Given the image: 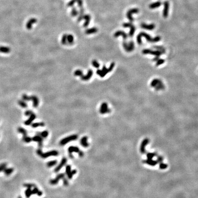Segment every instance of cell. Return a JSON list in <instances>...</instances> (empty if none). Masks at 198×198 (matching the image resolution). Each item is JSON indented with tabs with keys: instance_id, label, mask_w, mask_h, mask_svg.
Instances as JSON below:
<instances>
[{
	"instance_id": "d6986e66",
	"label": "cell",
	"mask_w": 198,
	"mask_h": 198,
	"mask_svg": "<svg viewBox=\"0 0 198 198\" xmlns=\"http://www.w3.org/2000/svg\"><path fill=\"white\" fill-rule=\"evenodd\" d=\"M83 19L85 20V22L83 24V27L84 28H86L90 24L91 20V16L90 14H84L83 16Z\"/></svg>"
},
{
	"instance_id": "5bb4252c",
	"label": "cell",
	"mask_w": 198,
	"mask_h": 198,
	"mask_svg": "<svg viewBox=\"0 0 198 198\" xmlns=\"http://www.w3.org/2000/svg\"><path fill=\"white\" fill-rule=\"evenodd\" d=\"M67 158L65 157L63 158L62 160H61L60 164L55 168L54 170V172L55 173H58L62 169V168L65 165V164L67 163Z\"/></svg>"
},
{
	"instance_id": "f907efd6",
	"label": "cell",
	"mask_w": 198,
	"mask_h": 198,
	"mask_svg": "<svg viewBox=\"0 0 198 198\" xmlns=\"http://www.w3.org/2000/svg\"><path fill=\"white\" fill-rule=\"evenodd\" d=\"M71 171V166L70 165H67L66 167V173L68 175Z\"/></svg>"
},
{
	"instance_id": "db71d44e",
	"label": "cell",
	"mask_w": 198,
	"mask_h": 198,
	"mask_svg": "<svg viewBox=\"0 0 198 198\" xmlns=\"http://www.w3.org/2000/svg\"><path fill=\"white\" fill-rule=\"evenodd\" d=\"M156 155L155 153H149L147 155V157L148 159H152L153 157Z\"/></svg>"
},
{
	"instance_id": "f1b7e54d",
	"label": "cell",
	"mask_w": 198,
	"mask_h": 198,
	"mask_svg": "<svg viewBox=\"0 0 198 198\" xmlns=\"http://www.w3.org/2000/svg\"><path fill=\"white\" fill-rule=\"evenodd\" d=\"M67 42L68 45H72L74 43V37L72 34H68Z\"/></svg>"
},
{
	"instance_id": "603a6c76",
	"label": "cell",
	"mask_w": 198,
	"mask_h": 198,
	"mask_svg": "<svg viewBox=\"0 0 198 198\" xmlns=\"http://www.w3.org/2000/svg\"><path fill=\"white\" fill-rule=\"evenodd\" d=\"M149 143V140L148 139H145L143 141V142H142V143L141 145L140 149L141 152L142 153L144 154L145 152V146L148 144Z\"/></svg>"
},
{
	"instance_id": "83f0119b",
	"label": "cell",
	"mask_w": 198,
	"mask_h": 198,
	"mask_svg": "<svg viewBox=\"0 0 198 198\" xmlns=\"http://www.w3.org/2000/svg\"><path fill=\"white\" fill-rule=\"evenodd\" d=\"M162 83V82L160 79H157V78H155V79H154L152 81V82L150 83V86L152 87L155 88L156 85H157L159 83Z\"/></svg>"
},
{
	"instance_id": "6125c7cd",
	"label": "cell",
	"mask_w": 198,
	"mask_h": 198,
	"mask_svg": "<svg viewBox=\"0 0 198 198\" xmlns=\"http://www.w3.org/2000/svg\"><path fill=\"white\" fill-rule=\"evenodd\" d=\"M159 59H160L159 58V57H155V58H154L153 59V61H157Z\"/></svg>"
},
{
	"instance_id": "f546056e",
	"label": "cell",
	"mask_w": 198,
	"mask_h": 198,
	"mask_svg": "<svg viewBox=\"0 0 198 198\" xmlns=\"http://www.w3.org/2000/svg\"><path fill=\"white\" fill-rule=\"evenodd\" d=\"M144 162L150 166H155L158 163L157 161L153 160L152 159H148V160H144Z\"/></svg>"
},
{
	"instance_id": "91938a15",
	"label": "cell",
	"mask_w": 198,
	"mask_h": 198,
	"mask_svg": "<svg viewBox=\"0 0 198 198\" xmlns=\"http://www.w3.org/2000/svg\"><path fill=\"white\" fill-rule=\"evenodd\" d=\"M163 158H162V157H161V156H159V157H158V160H157V162H162V160H163Z\"/></svg>"
},
{
	"instance_id": "44dd1931",
	"label": "cell",
	"mask_w": 198,
	"mask_h": 198,
	"mask_svg": "<svg viewBox=\"0 0 198 198\" xmlns=\"http://www.w3.org/2000/svg\"><path fill=\"white\" fill-rule=\"evenodd\" d=\"M30 100L33 101V106L35 108L37 107L39 104V100L37 96H30Z\"/></svg>"
},
{
	"instance_id": "bcb514c9",
	"label": "cell",
	"mask_w": 198,
	"mask_h": 198,
	"mask_svg": "<svg viewBox=\"0 0 198 198\" xmlns=\"http://www.w3.org/2000/svg\"><path fill=\"white\" fill-rule=\"evenodd\" d=\"M156 62H157V63H156V66H158L160 65L163 64L165 62V60H164L163 59H159Z\"/></svg>"
},
{
	"instance_id": "8fae6325",
	"label": "cell",
	"mask_w": 198,
	"mask_h": 198,
	"mask_svg": "<svg viewBox=\"0 0 198 198\" xmlns=\"http://www.w3.org/2000/svg\"><path fill=\"white\" fill-rule=\"evenodd\" d=\"M64 178H65V174L64 173L59 174L55 179L50 180V183L51 185H56L58 184L60 179H63Z\"/></svg>"
},
{
	"instance_id": "30bf717a",
	"label": "cell",
	"mask_w": 198,
	"mask_h": 198,
	"mask_svg": "<svg viewBox=\"0 0 198 198\" xmlns=\"http://www.w3.org/2000/svg\"><path fill=\"white\" fill-rule=\"evenodd\" d=\"M100 112L102 114L108 113L111 112V109L108 108V104L106 102H103L101 106L100 109Z\"/></svg>"
},
{
	"instance_id": "f5cc1de1",
	"label": "cell",
	"mask_w": 198,
	"mask_h": 198,
	"mask_svg": "<svg viewBox=\"0 0 198 198\" xmlns=\"http://www.w3.org/2000/svg\"><path fill=\"white\" fill-rule=\"evenodd\" d=\"M39 191V190L38 188L36 186H35V187L32 190V194H37Z\"/></svg>"
},
{
	"instance_id": "ffe728a7",
	"label": "cell",
	"mask_w": 198,
	"mask_h": 198,
	"mask_svg": "<svg viewBox=\"0 0 198 198\" xmlns=\"http://www.w3.org/2000/svg\"><path fill=\"white\" fill-rule=\"evenodd\" d=\"M141 27L144 29H145L148 30H152L155 28V26L153 24H146L143 23L141 24Z\"/></svg>"
},
{
	"instance_id": "9f6ffc18",
	"label": "cell",
	"mask_w": 198,
	"mask_h": 198,
	"mask_svg": "<svg viewBox=\"0 0 198 198\" xmlns=\"http://www.w3.org/2000/svg\"><path fill=\"white\" fill-rule=\"evenodd\" d=\"M63 184H64V186H67L68 185V184H69L68 181V180H67V179H66L65 178H64L63 179Z\"/></svg>"
},
{
	"instance_id": "f6af8a7d",
	"label": "cell",
	"mask_w": 198,
	"mask_h": 198,
	"mask_svg": "<svg viewBox=\"0 0 198 198\" xmlns=\"http://www.w3.org/2000/svg\"><path fill=\"white\" fill-rule=\"evenodd\" d=\"M24 186L27 188H32L35 187L36 185L33 184H24Z\"/></svg>"
},
{
	"instance_id": "4fadbf2b",
	"label": "cell",
	"mask_w": 198,
	"mask_h": 198,
	"mask_svg": "<svg viewBox=\"0 0 198 198\" xmlns=\"http://www.w3.org/2000/svg\"><path fill=\"white\" fill-rule=\"evenodd\" d=\"M169 2L168 1H166L164 2V9L163 11V16L166 18L168 16L169 10Z\"/></svg>"
},
{
	"instance_id": "60d3db41",
	"label": "cell",
	"mask_w": 198,
	"mask_h": 198,
	"mask_svg": "<svg viewBox=\"0 0 198 198\" xmlns=\"http://www.w3.org/2000/svg\"><path fill=\"white\" fill-rule=\"evenodd\" d=\"M92 64L93 67L96 68H98L100 67V64L96 60H94L92 62Z\"/></svg>"
},
{
	"instance_id": "d4e9b609",
	"label": "cell",
	"mask_w": 198,
	"mask_h": 198,
	"mask_svg": "<svg viewBox=\"0 0 198 198\" xmlns=\"http://www.w3.org/2000/svg\"><path fill=\"white\" fill-rule=\"evenodd\" d=\"M98 32V29L96 27H93L85 30V33L86 34H91Z\"/></svg>"
},
{
	"instance_id": "9a60e30c",
	"label": "cell",
	"mask_w": 198,
	"mask_h": 198,
	"mask_svg": "<svg viewBox=\"0 0 198 198\" xmlns=\"http://www.w3.org/2000/svg\"><path fill=\"white\" fill-rule=\"evenodd\" d=\"M37 21V20L35 18H31L30 19H29L28 20V21L27 22V24H26V28L29 29L30 30L32 29V25L35 24Z\"/></svg>"
},
{
	"instance_id": "11a10c76",
	"label": "cell",
	"mask_w": 198,
	"mask_h": 198,
	"mask_svg": "<svg viewBox=\"0 0 198 198\" xmlns=\"http://www.w3.org/2000/svg\"><path fill=\"white\" fill-rule=\"evenodd\" d=\"M33 113V112L31 110H27L25 112V115L26 116H30V115Z\"/></svg>"
},
{
	"instance_id": "7a4b0ae2",
	"label": "cell",
	"mask_w": 198,
	"mask_h": 198,
	"mask_svg": "<svg viewBox=\"0 0 198 198\" xmlns=\"http://www.w3.org/2000/svg\"><path fill=\"white\" fill-rule=\"evenodd\" d=\"M115 63L113 62L111 64H110L109 68H106V67L104 65L103 66L102 69H98L96 71L97 74L99 75L100 76L103 77H105L108 73L111 72V71L113 70L115 67Z\"/></svg>"
},
{
	"instance_id": "d6a6232c",
	"label": "cell",
	"mask_w": 198,
	"mask_h": 198,
	"mask_svg": "<svg viewBox=\"0 0 198 198\" xmlns=\"http://www.w3.org/2000/svg\"><path fill=\"white\" fill-rule=\"evenodd\" d=\"M58 163V161L57 160H51L47 163L46 165L48 167H51L52 166H55Z\"/></svg>"
},
{
	"instance_id": "94428289",
	"label": "cell",
	"mask_w": 198,
	"mask_h": 198,
	"mask_svg": "<svg viewBox=\"0 0 198 198\" xmlns=\"http://www.w3.org/2000/svg\"><path fill=\"white\" fill-rule=\"evenodd\" d=\"M37 195L39 196H41L42 195V191H39H39L38 193H37Z\"/></svg>"
},
{
	"instance_id": "cb8c5ba5",
	"label": "cell",
	"mask_w": 198,
	"mask_h": 198,
	"mask_svg": "<svg viewBox=\"0 0 198 198\" xmlns=\"http://www.w3.org/2000/svg\"><path fill=\"white\" fill-rule=\"evenodd\" d=\"M36 116L35 114H34V113H32V114L29 116V118L24 122L25 125L27 126L30 125L32 123V121L36 118Z\"/></svg>"
},
{
	"instance_id": "7402d4cb",
	"label": "cell",
	"mask_w": 198,
	"mask_h": 198,
	"mask_svg": "<svg viewBox=\"0 0 198 198\" xmlns=\"http://www.w3.org/2000/svg\"><path fill=\"white\" fill-rule=\"evenodd\" d=\"M88 140V138L86 136L83 137L80 141V145L84 148H87L89 147V144L87 142Z\"/></svg>"
},
{
	"instance_id": "7bdbcfd3",
	"label": "cell",
	"mask_w": 198,
	"mask_h": 198,
	"mask_svg": "<svg viewBox=\"0 0 198 198\" xmlns=\"http://www.w3.org/2000/svg\"><path fill=\"white\" fill-rule=\"evenodd\" d=\"M18 103H19V105H20L21 107H22L23 108H27V107H28V105H27V103L24 102V101H21V100H20V101H19Z\"/></svg>"
},
{
	"instance_id": "680465c9",
	"label": "cell",
	"mask_w": 198,
	"mask_h": 198,
	"mask_svg": "<svg viewBox=\"0 0 198 198\" xmlns=\"http://www.w3.org/2000/svg\"><path fill=\"white\" fill-rule=\"evenodd\" d=\"M78 153V155H79V156L80 157H83V155H84V153H83V152L82 151H81V150H79V151Z\"/></svg>"
},
{
	"instance_id": "6da1fadb",
	"label": "cell",
	"mask_w": 198,
	"mask_h": 198,
	"mask_svg": "<svg viewBox=\"0 0 198 198\" xmlns=\"http://www.w3.org/2000/svg\"><path fill=\"white\" fill-rule=\"evenodd\" d=\"M142 37H145V38L148 41L150 42H157L159 41L161 38L160 37V36H157L155 37V38H152L151 37V36H150L148 34H146L145 32H141L137 36V42L138 43V44L139 45H141L142 44V39L141 38Z\"/></svg>"
},
{
	"instance_id": "9c48e42d",
	"label": "cell",
	"mask_w": 198,
	"mask_h": 198,
	"mask_svg": "<svg viewBox=\"0 0 198 198\" xmlns=\"http://www.w3.org/2000/svg\"><path fill=\"white\" fill-rule=\"evenodd\" d=\"M122 26L124 28H130V30L129 33V36L130 37H132L134 34L136 29L135 26L132 24V23H125L123 24Z\"/></svg>"
},
{
	"instance_id": "4dcf8cb0",
	"label": "cell",
	"mask_w": 198,
	"mask_h": 198,
	"mask_svg": "<svg viewBox=\"0 0 198 198\" xmlns=\"http://www.w3.org/2000/svg\"><path fill=\"white\" fill-rule=\"evenodd\" d=\"M10 51V49L6 46H0V52L3 53H8Z\"/></svg>"
},
{
	"instance_id": "52a82bcc",
	"label": "cell",
	"mask_w": 198,
	"mask_h": 198,
	"mask_svg": "<svg viewBox=\"0 0 198 198\" xmlns=\"http://www.w3.org/2000/svg\"><path fill=\"white\" fill-rule=\"evenodd\" d=\"M142 53L144 54H151L153 55V56H155V57H160L162 54H164V53L162 51H158V50H156L155 51H152L150 49H145L142 51Z\"/></svg>"
},
{
	"instance_id": "277c9868",
	"label": "cell",
	"mask_w": 198,
	"mask_h": 198,
	"mask_svg": "<svg viewBox=\"0 0 198 198\" xmlns=\"http://www.w3.org/2000/svg\"><path fill=\"white\" fill-rule=\"evenodd\" d=\"M77 138H78V136L77 134L72 135L62 139L60 142V145L61 146H63L69 142L72 141L76 140L77 139Z\"/></svg>"
},
{
	"instance_id": "4316f807",
	"label": "cell",
	"mask_w": 198,
	"mask_h": 198,
	"mask_svg": "<svg viewBox=\"0 0 198 198\" xmlns=\"http://www.w3.org/2000/svg\"><path fill=\"white\" fill-rule=\"evenodd\" d=\"M161 3L160 1H157L151 4L149 6V7L150 9H155L156 8H158L159 7H160L161 5Z\"/></svg>"
},
{
	"instance_id": "be15d7a7",
	"label": "cell",
	"mask_w": 198,
	"mask_h": 198,
	"mask_svg": "<svg viewBox=\"0 0 198 198\" xmlns=\"http://www.w3.org/2000/svg\"><path fill=\"white\" fill-rule=\"evenodd\" d=\"M18 198H22V197H21V196H19V197H18Z\"/></svg>"
},
{
	"instance_id": "e0dca14e",
	"label": "cell",
	"mask_w": 198,
	"mask_h": 198,
	"mask_svg": "<svg viewBox=\"0 0 198 198\" xmlns=\"http://www.w3.org/2000/svg\"><path fill=\"white\" fill-rule=\"evenodd\" d=\"M120 36H122L124 40H126L127 38H128V34L125 32H124L123 31L118 30V31L115 32V34H114V36L115 37V38H117V37H118Z\"/></svg>"
},
{
	"instance_id": "7dc6e473",
	"label": "cell",
	"mask_w": 198,
	"mask_h": 198,
	"mask_svg": "<svg viewBox=\"0 0 198 198\" xmlns=\"http://www.w3.org/2000/svg\"><path fill=\"white\" fill-rule=\"evenodd\" d=\"M22 98L23 99V100H24V101H31L30 100V96H28L27 95H26L25 94H24L22 96Z\"/></svg>"
},
{
	"instance_id": "ab89813d",
	"label": "cell",
	"mask_w": 198,
	"mask_h": 198,
	"mask_svg": "<svg viewBox=\"0 0 198 198\" xmlns=\"http://www.w3.org/2000/svg\"><path fill=\"white\" fill-rule=\"evenodd\" d=\"M74 74L76 76H80L81 77L83 75V72L81 70L77 69L75 71Z\"/></svg>"
},
{
	"instance_id": "681fc988",
	"label": "cell",
	"mask_w": 198,
	"mask_h": 198,
	"mask_svg": "<svg viewBox=\"0 0 198 198\" xmlns=\"http://www.w3.org/2000/svg\"><path fill=\"white\" fill-rule=\"evenodd\" d=\"M76 2V0H71L70 1H69V2L68 3L67 6L68 7L72 6L74 5Z\"/></svg>"
},
{
	"instance_id": "e575fe53",
	"label": "cell",
	"mask_w": 198,
	"mask_h": 198,
	"mask_svg": "<svg viewBox=\"0 0 198 198\" xmlns=\"http://www.w3.org/2000/svg\"><path fill=\"white\" fill-rule=\"evenodd\" d=\"M25 195L27 198H30V197L32 195V190L31 188H27L25 191Z\"/></svg>"
},
{
	"instance_id": "ba28073f",
	"label": "cell",
	"mask_w": 198,
	"mask_h": 198,
	"mask_svg": "<svg viewBox=\"0 0 198 198\" xmlns=\"http://www.w3.org/2000/svg\"><path fill=\"white\" fill-rule=\"evenodd\" d=\"M139 12V10L138 8H133L128 10L127 13V17L131 23H132L134 19L133 18V14L134 13H138Z\"/></svg>"
},
{
	"instance_id": "836d02e7",
	"label": "cell",
	"mask_w": 198,
	"mask_h": 198,
	"mask_svg": "<svg viewBox=\"0 0 198 198\" xmlns=\"http://www.w3.org/2000/svg\"><path fill=\"white\" fill-rule=\"evenodd\" d=\"M71 14L72 16L73 17H76L78 15V11H77V9L75 7H73L72 8V10H71Z\"/></svg>"
},
{
	"instance_id": "7c38bea8",
	"label": "cell",
	"mask_w": 198,
	"mask_h": 198,
	"mask_svg": "<svg viewBox=\"0 0 198 198\" xmlns=\"http://www.w3.org/2000/svg\"><path fill=\"white\" fill-rule=\"evenodd\" d=\"M32 140L34 142L38 143L39 146L40 148H42L43 146V138L39 135L37 134V135H35L32 138Z\"/></svg>"
},
{
	"instance_id": "3957f363",
	"label": "cell",
	"mask_w": 198,
	"mask_h": 198,
	"mask_svg": "<svg viewBox=\"0 0 198 198\" xmlns=\"http://www.w3.org/2000/svg\"><path fill=\"white\" fill-rule=\"evenodd\" d=\"M36 153L40 157H41L42 158H47L50 156H58V155H59L58 152L57 150H51V151H50L49 152H47L46 153H43L41 149V148L39 149L38 150H37L36 151Z\"/></svg>"
},
{
	"instance_id": "2e32d148",
	"label": "cell",
	"mask_w": 198,
	"mask_h": 198,
	"mask_svg": "<svg viewBox=\"0 0 198 198\" xmlns=\"http://www.w3.org/2000/svg\"><path fill=\"white\" fill-rule=\"evenodd\" d=\"M93 71L91 69H89L87 73L85 75H83L81 77V78L83 81H87L90 79V78L93 76Z\"/></svg>"
},
{
	"instance_id": "1f68e13d",
	"label": "cell",
	"mask_w": 198,
	"mask_h": 198,
	"mask_svg": "<svg viewBox=\"0 0 198 198\" xmlns=\"http://www.w3.org/2000/svg\"><path fill=\"white\" fill-rule=\"evenodd\" d=\"M14 171L13 168H6L3 171L6 176H9L11 175Z\"/></svg>"
},
{
	"instance_id": "6f0895ef",
	"label": "cell",
	"mask_w": 198,
	"mask_h": 198,
	"mask_svg": "<svg viewBox=\"0 0 198 198\" xmlns=\"http://www.w3.org/2000/svg\"><path fill=\"white\" fill-rule=\"evenodd\" d=\"M167 167V166L166 164H164V163H161L160 164V169H166V167Z\"/></svg>"
},
{
	"instance_id": "74e56055",
	"label": "cell",
	"mask_w": 198,
	"mask_h": 198,
	"mask_svg": "<svg viewBox=\"0 0 198 198\" xmlns=\"http://www.w3.org/2000/svg\"><path fill=\"white\" fill-rule=\"evenodd\" d=\"M165 88V87L164 84L163 83H159L157 85H156L155 87V89L156 90H164Z\"/></svg>"
},
{
	"instance_id": "ee69618b",
	"label": "cell",
	"mask_w": 198,
	"mask_h": 198,
	"mask_svg": "<svg viewBox=\"0 0 198 198\" xmlns=\"http://www.w3.org/2000/svg\"><path fill=\"white\" fill-rule=\"evenodd\" d=\"M6 166H7V164L6 163H1V164H0V172H3L5 170V169L6 168Z\"/></svg>"
},
{
	"instance_id": "8992f818",
	"label": "cell",
	"mask_w": 198,
	"mask_h": 198,
	"mask_svg": "<svg viewBox=\"0 0 198 198\" xmlns=\"http://www.w3.org/2000/svg\"><path fill=\"white\" fill-rule=\"evenodd\" d=\"M122 45L124 50L128 52H130L134 50V44L133 41H130L128 43L124 41Z\"/></svg>"
},
{
	"instance_id": "c3c4849f",
	"label": "cell",
	"mask_w": 198,
	"mask_h": 198,
	"mask_svg": "<svg viewBox=\"0 0 198 198\" xmlns=\"http://www.w3.org/2000/svg\"><path fill=\"white\" fill-rule=\"evenodd\" d=\"M76 2L77 4V6L80 8L81 7H83V0H76Z\"/></svg>"
},
{
	"instance_id": "816d5d0a",
	"label": "cell",
	"mask_w": 198,
	"mask_h": 198,
	"mask_svg": "<svg viewBox=\"0 0 198 198\" xmlns=\"http://www.w3.org/2000/svg\"><path fill=\"white\" fill-rule=\"evenodd\" d=\"M155 49H156L157 50H158V51H162V52H163L164 53H165L166 50H165V49H164L163 47H161V46H155Z\"/></svg>"
},
{
	"instance_id": "8d00e7d4",
	"label": "cell",
	"mask_w": 198,
	"mask_h": 198,
	"mask_svg": "<svg viewBox=\"0 0 198 198\" xmlns=\"http://www.w3.org/2000/svg\"><path fill=\"white\" fill-rule=\"evenodd\" d=\"M31 126L32 127L34 128H37L38 127H44L45 126V123L43 122H36V123H34L32 124Z\"/></svg>"
},
{
	"instance_id": "d590c367",
	"label": "cell",
	"mask_w": 198,
	"mask_h": 198,
	"mask_svg": "<svg viewBox=\"0 0 198 198\" xmlns=\"http://www.w3.org/2000/svg\"><path fill=\"white\" fill-rule=\"evenodd\" d=\"M67 35H68V34H64L62 36V38L61 39V42H62V44L63 45H68Z\"/></svg>"
},
{
	"instance_id": "ac0fdd59",
	"label": "cell",
	"mask_w": 198,
	"mask_h": 198,
	"mask_svg": "<svg viewBox=\"0 0 198 198\" xmlns=\"http://www.w3.org/2000/svg\"><path fill=\"white\" fill-rule=\"evenodd\" d=\"M79 149L77 147V146H71L70 147H69L68 149V153L69 155V156L71 158H72V157H73V155H72V153L73 152H76V153H78L79 151Z\"/></svg>"
},
{
	"instance_id": "5b68a950",
	"label": "cell",
	"mask_w": 198,
	"mask_h": 198,
	"mask_svg": "<svg viewBox=\"0 0 198 198\" xmlns=\"http://www.w3.org/2000/svg\"><path fill=\"white\" fill-rule=\"evenodd\" d=\"M18 131L19 133L23 135V140L24 141V142L28 143L30 142L32 140V138L31 137L28 136L27 132L24 128L19 127L18 128Z\"/></svg>"
},
{
	"instance_id": "484cf974",
	"label": "cell",
	"mask_w": 198,
	"mask_h": 198,
	"mask_svg": "<svg viewBox=\"0 0 198 198\" xmlns=\"http://www.w3.org/2000/svg\"><path fill=\"white\" fill-rule=\"evenodd\" d=\"M84 9L83 8V7L80 8L79 12L78 13V17L77 19V21L78 22H80L83 19V16H84Z\"/></svg>"
},
{
	"instance_id": "b9f144b4",
	"label": "cell",
	"mask_w": 198,
	"mask_h": 198,
	"mask_svg": "<svg viewBox=\"0 0 198 198\" xmlns=\"http://www.w3.org/2000/svg\"><path fill=\"white\" fill-rule=\"evenodd\" d=\"M77 173V171L76 170H71L70 173H69L68 175H67L68 176V178L69 179H71L73 177V176L74 175H75L76 173Z\"/></svg>"
},
{
	"instance_id": "f35d334b",
	"label": "cell",
	"mask_w": 198,
	"mask_h": 198,
	"mask_svg": "<svg viewBox=\"0 0 198 198\" xmlns=\"http://www.w3.org/2000/svg\"><path fill=\"white\" fill-rule=\"evenodd\" d=\"M37 134H39L43 138H46L48 136V132L47 131H44L43 132H42L41 133L40 132H38L37 133Z\"/></svg>"
}]
</instances>
